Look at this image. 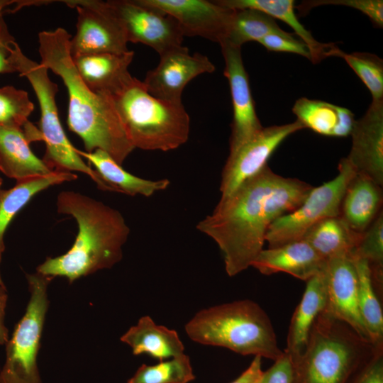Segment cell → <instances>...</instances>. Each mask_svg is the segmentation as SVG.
Listing matches in <instances>:
<instances>
[{
  "instance_id": "obj_24",
  "label": "cell",
  "mask_w": 383,
  "mask_h": 383,
  "mask_svg": "<svg viewBox=\"0 0 383 383\" xmlns=\"http://www.w3.org/2000/svg\"><path fill=\"white\" fill-rule=\"evenodd\" d=\"M128 345L133 354H148L160 361L184 354V346L177 332L157 325L149 316L141 317L121 338Z\"/></svg>"
},
{
  "instance_id": "obj_20",
  "label": "cell",
  "mask_w": 383,
  "mask_h": 383,
  "mask_svg": "<svg viewBox=\"0 0 383 383\" xmlns=\"http://www.w3.org/2000/svg\"><path fill=\"white\" fill-rule=\"evenodd\" d=\"M306 282L305 290L292 316L287 333L284 351L292 360L304 352L311 327L326 304L325 269Z\"/></svg>"
},
{
  "instance_id": "obj_8",
  "label": "cell",
  "mask_w": 383,
  "mask_h": 383,
  "mask_svg": "<svg viewBox=\"0 0 383 383\" xmlns=\"http://www.w3.org/2000/svg\"><path fill=\"white\" fill-rule=\"evenodd\" d=\"M26 277L30 297L23 316L6 343L0 383H41L37 357L49 304L47 289L54 277L38 272Z\"/></svg>"
},
{
  "instance_id": "obj_27",
  "label": "cell",
  "mask_w": 383,
  "mask_h": 383,
  "mask_svg": "<svg viewBox=\"0 0 383 383\" xmlns=\"http://www.w3.org/2000/svg\"><path fill=\"white\" fill-rule=\"evenodd\" d=\"M292 112L304 128L326 136L349 135L355 121L352 111L346 108L304 97L295 101Z\"/></svg>"
},
{
  "instance_id": "obj_2",
  "label": "cell",
  "mask_w": 383,
  "mask_h": 383,
  "mask_svg": "<svg viewBox=\"0 0 383 383\" xmlns=\"http://www.w3.org/2000/svg\"><path fill=\"white\" fill-rule=\"evenodd\" d=\"M70 35L62 28L38 33L40 63L58 75L69 97L67 125L80 137L85 152L99 149L118 164L135 149L110 96L96 93L81 79L70 52Z\"/></svg>"
},
{
  "instance_id": "obj_29",
  "label": "cell",
  "mask_w": 383,
  "mask_h": 383,
  "mask_svg": "<svg viewBox=\"0 0 383 383\" xmlns=\"http://www.w3.org/2000/svg\"><path fill=\"white\" fill-rule=\"evenodd\" d=\"M357 275L358 305L360 313L372 343L383 348V311L368 262L353 259Z\"/></svg>"
},
{
  "instance_id": "obj_41",
  "label": "cell",
  "mask_w": 383,
  "mask_h": 383,
  "mask_svg": "<svg viewBox=\"0 0 383 383\" xmlns=\"http://www.w3.org/2000/svg\"><path fill=\"white\" fill-rule=\"evenodd\" d=\"M7 301L6 287L0 285V345H6L9 340V331L4 321Z\"/></svg>"
},
{
  "instance_id": "obj_18",
  "label": "cell",
  "mask_w": 383,
  "mask_h": 383,
  "mask_svg": "<svg viewBox=\"0 0 383 383\" xmlns=\"http://www.w3.org/2000/svg\"><path fill=\"white\" fill-rule=\"evenodd\" d=\"M326 262L305 240L263 249L251 264L261 274L284 272L308 281L322 272Z\"/></svg>"
},
{
  "instance_id": "obj_37",
  "label": "cell",
  "mask_w": 383,
  "mask_h": 383,
  "mask_svg": "<svg viewBox=\"0 0 383 383\" xmlns=\"http://www.w3.org/2000/svg\"><path fill=\"white\" fill-rule=\"evenodd\" d=\"M294 376L293 361L284 350L283 355L274 361V364L263 373L257 383H292Z\"/></svg>"
},
{
  "instance_id": "obj_38",
  "label": "cell",
  "mask_w": 383,
  "mask_h": 383,
  "mask_svg": "<svg viewBox=\"0 0 383 383\" xmlns=\"http://www.w3.org/2000/svg\"><path fill=\"white\" fill-rule=\"evenodd\" d=\"M348 383H383V349L378 350Z\"/></svg>"
},
{
  "instance_id": "obj_22",
  "label": "cell",
  "mask_w": 383,
  "mask_h": 383,
  "mask_svg": "<svg viewBox=\"0 0 383 383\" xmlns=\"http://www.w3.org/2000/svg\"><path fill=\"white\" fill-rule=\"evenodd\" d=\"M77 152L95 167L94 170L101 178L107 191L149 197L158 192L165 190L170 184L168 179H145L128 172L101 150L97 149L87 152L77 149Z\"/></svg>"
},
{
  "instance_id": "obj_3",
  "label": "cell",
  "mask_w": 383,
  "mask_h": 383,
  "mask_svg": "<svg viewBox=\"0 0 383 383\" xmlns=\"http://www.w3.org/2000/svg\"><path fill=\"white\" fill-rule=\"evenodd\" d=\"M56 204L59 213L74 218L78 233L66 253L47 258L37 267L38 273L64 277L72 283L82 277L109 269L122 259L130 228L118 210L73 191L61 192Z\"/></svg>"
},
{
  "instance_id": "obj_14",
  "label": "cell",
  "mask_w": 383,
  "mask_h": 383,
  "mask_svg": "<svg viewBox=\"0 0 383 383\" xmlns=\"http://www.w3.org/2000/svg\"><path fill=\"white\" fill-rule=\"evenodd\" d=\"M173 17L184 36H199L221 44L226 40L234 9L206 0H139Z\"/></svg>"
},
{
  "instance_id": "obj_19",
  "label": "cell",
  "mask_w": 383,
  "mask_h": 383,
  "mask_svg": "<svg viewBox=\"0 0 383 383\" xmlns=\"http://www.w3.org/2000/svg\"><path fill=\"white\" fill-rule=\"evenodd\" d=\"M133 51L125 53L99 52L72 57L85 84L93 91L111 96L133 77L128 67Z\"/></svg>"
},
{
  "instance_id": "obj_39",
  "label": "cell",
  "mask_w": 383,
  "mask_h": 383,
  "mask_svg": "<svg viewBox=\"0 0 383 383\" xmlns=\"http://www.w3.org/2000/svg\"><path fill=\"white\" fill-rule=\"evenodd\" d=\"M13 37L9 33L3 18L0 19V73L16 72L11 60Z\"/></svg>"
},
{
  "instance_id": "obj_28",
  "label": "cell",
  "mask_w": 383,
  "mask_h": 383,
  "mask_svg": "<svg viewBox=\"0 0 383 383\" xmlns=\"http://www.w3.org/2000/svg\"><path fill=\"white\" fill-rule=\"evenodd\" d=\"M362 233L350 228L339 215L319 221L306 233L303 239L328 260L339 256L352 257Z\"/></svg>"
},
{
  "instance_id": "obj_35",
  "label": "cell",
  "mask_w": 383,
  "mask_h": 383,
  "mask_svg": "<svg viewBox=\"0 0 383 383\" xmlns=\"http://www.w3.org/2000/svg\"><path fill=\"white\" fill-rule=\"evenodd\" d=\"M321 5H341L357 9L366 16L378 27L383 26L382 0H316L306 1L296 6L301 13Z\"/></svg>"
},
{
  "instance_id": "obj_23",
  "label": "cell",
  "mask_w": 383,
  "mask_h": 383,
  "mask_svg": "<svg viewBox=\"0 0 383 383\" xmlns=\"http://www.w3.org/2000/svg\"><path fill=\"white\" fill-rule=\"evenodd\" d=\"M382 187L357 174L349 182L341 201L340 216L354 231L363 233L381 211Z\"/></svg>"
},
{
  "instance_id": "obj_5",
  "label": "cell",
  "mask_w": 383,
  "mask_h": 383,
  "mask_svg": "<svg viewBox=\"0 0 383 383\" xmlns=\"http://www.w3.org/2000/svg\"><path fill=\"white\" fill-rule=\"evenodd\" d=\"M380 349L323 311L311 327L304 352L292 360V383H348Z\"/></svg>"
},
{
  "instance_id": "obj_32",
  "label": "cell",
  "mask_w": 383,
  "mask_h": 383,
  "mask_svg": "<svg viewBox=\"0 0 383 383\" xmlns=\"http://www.w3.org/2000/svg\"><path fill=\"white\" fill-rule=\"evenodd\" d=\"M352 258L362 259L368 262L374 286L378 292L382 294L383 214L382 211L362 233Z\"/></svg>"
},
{
  "instance_id": "obj_40",
  "label": "cell",
  "mask_w": 383,
  "mask_h": 383,
  "mask_svg": "<svg viewBox=\"0 0 383 383\" xmlns=\"http://www.w3.org/2000/svg\"><path fill=\"white\" fill-rule=\"evenodd\" d=\"M262 373V357L255 356L248 367L231 383H257Z\"/></svg>"
},
{
  "instance_id": "obj_12",
  "label": "cell",
  "mask_w": 383,
  "mask_h": 383,
  "mask_svg": "<svg viewBox=\"0 0 383 383\" xmlns=\"http://www.w3.org/2000/svg\"><path fill=\"white\" fill-rule=\"evenodd\" d=\"M304 128L297 120L284 125L263 127L238 149L229 152L221 174V198L228 196L260 172L267 165L278 146L288 136Z\"/></svg>"
},
{
  "instance_id": "obj_31",
  "label": "cell",
  "mask_w": 383,
  "mask_h": 383,
  "mask_svg": "<svg viewBox=\"0 0 383 383\" xmlns=\"http://www.w3.org/2000/svg\"><path fill=\"white\" fill-rule=\"evenodd\" d=\"M195 379L189 357L186 354L142 365L127 383H189Z\"/></svg>"
},
{
  "instance_id": "obj_34",
  "label": "cell",
  "mask_w": 383,
  "mask_h": 383,
  "mask_svg": "<svg viewBox=\"0 0 383 383\" xmlns=\"http://www.w3.org/2000/svg\"><path fill=\"white\" fill-rule=\"evenodd\" d=\"M33 110L27 91L13 86L0 88V126L24 130L32 124L28 117Z\"/></svg>"
},
{
  "instance_id": "obj_44",
  "label": "cell",
  "mask_w": 383,
  "mask_h": 383,
  "mask_svg": "<svg viewBox=\"0 0 383 383\" xmlns=\"http://www.w3.org/2000/svg\"><path fill=\"white\" fill-rule=\"evenodd\" d=\"M1 184H2V180H1V179L0 178V189H1Z\"/></svg>"
},
{
  "instance_id": "obj_43",
  "label": "cell",
  "mask_w": 383,
  "mask_h": 383,
  "mask_svg": "<svg viewBox=\"0 0 383 383\" xmlns=\"http://www.w3.org/2000/svg\"><path fill=\"white\" fill-rule=\"evenodd\" d=\"M0 285L5 286L4 284V282H3V280H2V278H1V274H0Z\"/></svg>"
},
{
  "instance_id": "obj_16",
  "label": "cell",
  "mask_w": 383,
  "mask_h": 383,
  "mask_svg": "<svg viewBox=\"0 0 383 383\" xmlns=\"http://www.w3.org/2000/svg\"><path fill=\"white\" fill-rule=\"evenodd\" d=\"M325 277L326 304L323 311L346 323L362 337L371 341L360 313L357 275L353 258L339 256L328 259Z\"/></svg>"
},
{
  "instance_id": "obj_25",
  "label": "cell",
  "mask_w": 383,
  "mask_h": 383,
  "mask_svg": "<svg viewBox=\"0 0 383 383\" xmlns=\"http://www.w3.org/2000/svg\"><path fill=\"white\" fill-rule=\"evenodd\" d=\"M218 4L232 9H251L262 11L273 18L281 20L289 26L308 47L311 61L318 63L331 56L337 48L333 43L317 41L311 33L299 22L294 12V0H217Z\"/></svg>"
},
{
  "instance_id": "obj_15",
  "label": "cell",
  "mask_w": 383,
  "mask_h": 383,
  "mask_svg": "<svg viewBox=\"0 0 383 383\" xmlns=\"http://www.w3.org/2000/svg\"><path fill=\"white\" fill-rule=\"evenodd\" d=\"M225 62L224 74L228 80L233 105L230 152L238 149L263 126L256 113L241 48L223 42L220 44Z\"/></svg>"
},
{
  "instance_id": "obj_17",
  "label": "cell",
  "mask_w": 383,
  "mask_h": 383,
  "mask_svg": "<svg viewBox=\"0 0 383 383\" xmlns=\"http://www.w3.org/2000/svg\"><path fill=\"white\" fill-rule=\"evenodd\" d=\"M345 157L357 174L383 185V100H372L365 115L355 121Z\"/></svg>"
},
{
  "instance_id": "obj_11",
  "label": "cell",
  "mask_w": 383,
  "mask_h": 383,
  "mask_svg": "<svg viewBox=\"0 0 383 383\" xmlns=\"http://www.w3.org/2000/svg\"><path fill=\"white\" fill-rule=\"evenodd\" d=\"M128 43H142L159 55L182 45L184 35L177 21L139 0H109Z\"/></svg>"
},
{
  "instance_id": "obj_4",
  "label": "cell",
  "mask_w": 383,
  "mask_h": 383,
  "mask_svg": "<svg viewBox=\"0 0 383 383\" xmlns=\"http://www.w3.org/2000/svg\"><path fill=\"white\" fill-rule=\"evenodd\" d=\"M185 331L194 342L223 347L242 355L275 361L284 353L268 315L250 299L199 311L185 325Z\"/></svg>"
},
{
  "instance_id": "obj_10",
  "label": "cell",
  "mask_w": 383,
  "mask_h": 383,
  "mask_svg": "<svg viewBox=\"0 0 383 383\" xmlns=\"http://www.w3.org/2000/svg\"><path fill=\"white\" fill-rule=\"evenodd\" d=\"M77 13L76 33L70 40L72 57L129 51L123 28L107 1H62Z\"/></svg>"
},
{
  "instance_id": "obj_36",
  "label": "cell",
  "mask_w": 383,
  "mask_h": 383,
  "mask_svg": "<svg viewBox=\"0 0 383 383\" xmlns=\"http://www.w3.org/2000/svg\"><path fill=\"white\" fill-rule=\"evenodd\" d=\"M257 43L267 50L287 52L299 55L311 60V55L307 45L294 35L286 31L269 34Z\"/></svg>"
},
{
  "instance_id": "obj_9",
  "label": "cell",
  "mask_w": 383,
  "mask_h": 383,
  "mask_svg": "<svg viewBox=\"0 0 383 383\" xmlns=\"http://www.w3.org/2000/svg\"><path fill=\"white\" fill-rule=\"evenodd\" d=\"M338 174L333 179L313 187L294 211L277 218L265 236L268 248H275L303 239L306 233L324 218L340 215L341 201L355 172L345 157L338 164Z\"/></svg>"
},
{
  "instance_id": "obj_13",
  "label": "cell",
  "mask_w": 383,
  "mask_h": 383,
  "mask_svg": "<svg viewBox=\"0 0 383 383\" xmlns=\"http://www.w3.org/2000/svg\"><path fill=\"white\" fill-rule=\"evenodd\" d=\"M160 57L158 65L147 72L143 83L151 95L171 102L181 103L182 91L192 79L216 69L207 56L199 52L191 55L182 45Z\"/></svg>"
},
{
  "instance_id": "obj_42",
  "label": "cell",
  "mask_w": 383,
  "mask_h": 383,
  "mask_svg": "<svg viewBox=\"0 0 383 383\" xmlns=\"http://www.w3.org/2000/svg\"><path fill=\"white\" fill-rule=\"evenodd\" d=\"M16 2L17 1L0 0V19L2 18L4 11H6V8Z\"/></svg>"
},
{
  "instance_id": "obj_30",
  "label": "cell",
  "mask_w": 383,
  "mask_h": 383,
  "mask_svg": "<svg viewBox=\"0 0 383 383\" xmlns=\"http://www.w3.org/2000/svg\"><path fill=\"white\" fill-rule=\"evenodd\" d=\"M283 31L274 18L262 11L251 9H234L224 42L241 48L248 42H258L269 34Z\"/></svg>"
},
{
  "instance_id": "obj_33",
  "label": "cell",
  "mask_w": 383,
  "mask_h": 383,
  "mask_svg": "<svg viewBox=\"0 0 383 383\" xmlns=\"http://www.w3.org/2000/svg\"><path fill=\"white\" fill-rule=\"evenodd\" d=\"M332 56L345 60L370 91L372 100H383V61L374 54L345 53L338 48Z\"/></svg>"
},
{
  "instance_id": "obj_7",
  "label": "cell",
  "mask_w": 383,
  "mask_h": 383,
  "mask_svg": "<svg viewBox=\"0 0 383 383\" xmlns=\"http://www.w3.org/2000/svg\"><path fill=\"white\" fill-rule=\"evenodd\" d=\"M11 60L16 72L28 80L39 103V130L45 143L43 162L54 171L83 172L99 189L106 191L99 174L83 161L63 130L55 100L58 87L49 77L48 70L26 56L16 41L11 48Z\"/></svg>"
},
{
  "instance_id": "obj_6",
  "label": "cell",
  "mask_w": 383,
  "mask_h": 383,
  "mask_svg": "<svg viewBox=\"0 0 383 383\" xmlns=\"http://www.w3.org/2000/svg\"><path fill=\"white\" fill-rule=\"evenodd\" d=\"M110 97L134 148L165 152L187 141L190 118L182 102L153 96L133 77Z\"/></svg>"
},
{
  "instance_id": "obj_1",
  "label": "cell",
  "mask_w": 383,
  "mask_h": 383,
  "mask_svg": "<svg viewBox=\"0 0 383 383\" xmlns=\"http://www.w3.org/2000/svg\"><path fill=\"white\" fill-rule=\"evenodd\" d=\"M313 187L284 177L268 166L221 198L196 228L218 245L226 273L235 276L251 266L264 249L267 231L280 216L298 208Z\"/></svg>"
},
{
  "instance_id": "obj_26",
  "label": "cell",
  "mask_w": 383,
  "mask_h": 383,
  "mask_svg": "<svg viewBox=\"0 0 383 383\" xmlns=\"http://www.w3.org/2000/svg\"><path fill=\"white\" fill-rule=\"evenodd\" d=\"M77 179V176L70 172L55 170L47 175L16 181L11 189H0V264L5 250L4 234L16 215L38 193L51 186Z\"/></svg>"
},
{
  "instance_id": "obj_21",
  "label": "cell",
  "mask_w": 383,
  "mask_h": 383,
  "mask_svg": "<svg viewBox=\"0 0 383 383\" xmlns=\"http://www.w3.org/2000/svg\"><path fill=\"white\" fill-rule=\"evenodd\" d=\"M23 130L0 126V170L16 181L50 174V170L29 147Z\"/></svg>"
}]
</instances>
